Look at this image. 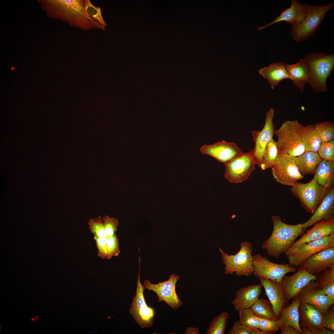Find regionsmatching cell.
<instances>
[{"label": "cell", "mask_w": 334, "mask_h": 334, "mask_svg": "<svg viewBox=\"0 0 334 334\" xmlns=\"http://www.w3.org/2000/svg\"><path fill=\"white\" fill-rule=\"evenodd\" d=\"M333 247L334 234H332L302 244L287 258L290 266L297 267L314 254Z\"/></svg>", "instance_id": "cell-13"}, {"label": "cell", "mask_w": 334, "mask_h": 334, "mask_svg": "<svg viewBox=\"0 0 334 334\" xmlns=\"http://www.w3.org/2000/svg\"><path fill=\"white\" fill-rule=\"evenodd\" d=\"M274 112L273 108L270 109L267 112L265 124L261 131L253 130L251 132L255 143L253 150V157L256 165L259 167L266 147L273 139L274 134L275 126L273 121Z\"/></svg>", "instance_id": "cell-14"}, {"label": "cell", "mask_w": 334, "mask_h": 334, "mask_svg": "<svg viewBox=\"0 0 334 334\" xmlns=\"http://www.w3.org/2000/svg\"><path fill=\"white\" fill-rule=\"evenodd\" d=\"M278 154L276 142L273 139L267 144L263 152L260 167L262 170L271 168Z\"/></svg>", "instance_id": "cell-33"}, {"label": "cell", "mask_w": 334, "mask_h": 334, "mask_svg": "<svg viewBox=\"0 0 334 334\" xmlns=\"http://www.w3.org/2000/svg\"><path fill=\"white\" fill-rule=\"evenodd\" d=\"M286 67L293 84L304 92L305 84L308 83L310 78V70L305 59H301L293 64H286Z\"/></svg>", "instance_id": "cell-25"}, {"label": "cell", "mask_w": 334, "mask_h": 334, "mask_svg": "<svg viewBox=\"0 0 334 334\" xmlns=\"http://www.w3.org/2000/svg\"><path fill=\"white\" fill-rule=\"evenodd\" d=\"M250 308L259 318L275 321L279 319L275 314L271 303L267 299L259 298Z\"/></svg>", "instance_id": "cell-32"}, {"label": "cell", "mask_w": 334, "mask_h": 334, "mask_svg": "<svg viewBox=\"0 0 334 334\" xmlns=\"http://www.w3.org/2000/svg\"><path fill=\"white\" fill-rule=\"evenodd\" d=\"M185 334H199L198 328L195 327H188L186 328Z\"/></svg>", "instance_id": "cell-47"}, {"label": "cell", "mask_w": 334, "mask_h": 334, "mask_svg": "<svg viewBox=\"0 0 334 334\" xmlns=\"http://www.w3.org/2000/svg\"><path fill=\"white\" fill-rule=\"evenodd\" d=\"M297 297L300 302L317 307L322 314L334 304V299L325 294L314 280L310 281L303 287Z\"/></svg>", "instance_id": "cell-16"}, {"label": "cell", "mask_w": 334, "mask_h": 334, "mask_svg": "<svg viewBox=\"0 0 334 334\" xmlns=\"http://www.w3.org/2000/svg\"><path fill=\"white\" fill-rule=\"evenodd\" d=\"M200 151L203 153L211 156L218 162L224 164L242 152V150L235 143L224 140L210 145H203Z\"/></svg>", "instance_id": "cell-19"}, {"label": "cell", "mask_w": 334, "mask_h": 334, "mask_svg": "<svg viewBox=\"0 0 334 334\" xmlns=\"http://www.w3.org/2000/svg\"><path fill=\"white\" fill-rule=\"evenodd\" d=\"M107 246L108 251L106 259H107L119 255L120 252L119 241L115 234L107 237Z\"/></svg>", "instance_id": "cell-42"}, {"label": "cell", "mask_w": 334, "mask_h": 334, "mask_svg": "<svg viewBox=\"0 0 334 334\" xmlns=\"http://www.w3.org/2000/svg\"><path fill=\"white\" fill-rule=\"evenodd\" d=\"M88 224L90 232L94 234V236L101 238H107L102 218L100 216L90 219Z\"/></svg>", "instance_id": "cell-37"}, {"label": "cell", "mask_w": 334, "mask_h": 334, "mask_svg": "<svg viewBox=\"0 0 334 334\" xmlns=\"http://www.w3.org/2000/svg\"><path fill=\"white\" fill-rule=\"evenodd\" d=\"M334 6L333 2L323 5L306 4L307 12L305 19L290 30L293 40L301 42L313 36L326 13Z\"/></svg>", "instance_id": "cell-5"}, {"label": "cell", "mask_w": 334, "mask_h": 334, "mask_svg": "<svg viewBox=\"0 0 334 334\" xmlns=\"http://www.w3.org/2000/svg\"><path fill=\"white\" fill-rule=\"evenodd\" d=\"M139 272L138 276L137 287L130 308V313L135 321L142 328L152 326L155 311L154 309L147 305L143 295L145 289L140 279Z\"/></svg>", "instance_id": "cell-12"}, {"label": "cell", "mask_w": 334, "mask_h": 334, "mask_svg": "<svg viewBox=\"0 0 334 334\" xmlns=\"http://www.w3.org/2000/svg\"><path fill=\"white\" fill-rule=\"evenodd\" d=\"M322 160L317 152L306 151L295 157V163L300 173L303 176L314 174Z\"/></svg>", "instance_id": "cell-29"}, {"label": "cell", "mask_w": 334, "mask_h": 334, "mask_svg": "<svg viewBox=\"0 0 334 334\" xmlns=\"http://www.w3.org/2000/svg\"><path fill=\"white\" fill-rule=\"evenodd\" d=\"M334 234V219L322 221L313 225L311 229L301 238L294 242L292 246L285 253L286 256L293 253L302 244L317 240L325 236Z\"/></svg>", "instance_id": "cell-18"}, {"label": "cell", "mask_w": 334, "mask_h": 334, "mask_svg": "<svg viewBox=\"0 0 334 334\" xmlns=\"http://www.w3.org/2000/svg\"><path fill=\"white\" fill-rule=\"evenodd\" d=\"M299 303L300 301L297 297L292 299L291 303L282 310L278 320L280 328L285 325H291L293 326L300 334H304L299 323L298 308Z\"/></svg>", "instance_id": "cell-28"}, {"label": "cell", "mask_w": 334, "mask_h": 334, "mask_svg": "<svg viewBox=\"0 0 334 334\" xmlns=\"http://www.w3.org/2000/svg\"><path fill=\"white\" fill-rule=\"evenodd\" d=\"M316 276L309 273L300 266L293 275H285L280 283L287 301L297 297L301 290L310 281L315 280Z\"/></svg>", "instance_id": "cell-17"}, {"label": "cell", "mask_w": 334, "mask_h": 334, "mask_svg": "<svg viewBox=\"0 0 334 334\" xmlns=\"http://www.w3.org/2000/svg\"><path fill=\"white\" fill-rule=\"evenodd\" d=\"M241 248L235 255H229L219 248L225 265V273L232 274L235 273L238 276H249L254 273L253 258L251 255L253 250L251 244L249 242H242Z\"/></svg>", "instance_id": "cell-6"}, {"label": "cell", "mask_w": 334, "mask_h": 334, "mask_svg": "<svg viewBox=\"0 0 334 334\" xmlns=\"http://www.w3.org/2000/svg\"><path fill=\"white\" fill-rule=\"evenodd\" d=\"M253 264L254 267L253 275L259 278H267L280 282L282 278L286 273L295 272V267L289 264H277L271 262L266 258L257 254L253 256Z\"/></svg>", "instance_id": "cell-10"}, {"label": "cell", "mask_w": 334, "mask_h": 334, "mask_svg": "<svg viewBox=\"0 0 334 334\" xmlns=\"http://www.w3.org/2000/svg\"><path fill=\"white\" fill-rule=\"evenodd\" d=\"M85 8L88 14L103 27H107L102 15V11L99 7L93 6L89 0H85Z\"/></svg>", "instance_id": "cell-39"}, {"label": "cell", "mask_w": 334, "mask_h": 334, "mask_svg": "<svg viewBox=\"0 0 334 334\" xmlns=\"http://www.w3.org/2000/svg\"><path fill=\"white\" fill-rule=\"evenodd\" d=\"M46 7L51 16L67 22L70 25L84 30H106L87 12L85 0L49 1Z\"/></svg>", "instance_id": "cell-1"}, {"label": "cell", "mask_w": 334, "mask_h": 334, "mask_svg": "<svg viewBox=\"0 0 334 334\" xmlns=\"http://www.w3.org/2000/svg\"><path fill=\"white\" fill-rule=\"evenodd\" d=\"M300 266L306 269L310 274L317 276L326 268L334 267V247L314 254Z\"/></svg>", "instance_id": "cell-20"}, {"label": "cell", "mask_w": 334, "mask_h": 334, "mask_svg": "<svg viewBox=\"0 0 334 334\" xmlns=\"http://www.w3.org/2000/svg\"><path fill=\"white\" fill-rule=\"evenodd\" d=\"M258 328L266 333L267 334H271L273 333L280 329V325L279 320L275 321L259 318Z\"/></svg>", "instance_id": "cell-41"}, {"label": "cell", "mask_w": 334, "mask_h": 334, "mask_svg": "<svg viewBox=\"0 0 334 334\" xmlns=\"http://www.w3.org/2000/svg\"><path fill=\"white\" fill-rule=\"evenodd\" d=\"M228 334H266L258 328H250L237 320L230 328Z\"/></svg>", "instance_id": "cell-38"}, {"label": "cell", "mask_w": 334, "mask_h": 334, "mask_svg": "<svg viewBox=\"0 0 334 334\" xmlns=\"http://www.w3.org/2000/svg\"><path fill=\"white\" fill-rule=\"evenodd\" d=\"M307 10L306 4L300 3L297 0H292L290 6L283 11L280 15L274 20L266 25L259 26L258 30H260L281 21H285L294 27L301 22L305 19Z\"/></svg>", "instance_id": "cell-22"}, {"label": "cell", "mask_w": 334, "mask_h": 334, "mask_svg": "<svg viewBox=\"0 0 334 334\" xmlns=\"http://www.w3.org/2000/svg\"><path fill=\"white\" fill-rule=\"evenodd\" d=\"M323 323L324 328L334 331V306H331L325 313L323 314Z\"/></svg>", "instance_id": "cell-44"}, {"label": "cell", "mask_w": 334, "mask_h": 334, "mask_svg": "<svg viewBox=\"0 0 334 334\" xmlns=\"http://www.w3.org/2000/svg\"><path fill=\"white\" fill-rule=\"evenodd\" d=\"M180 277L178 275L173 274L169 279L157 284L152 283L148 279L143 282L145 289L152 290L155 293L158 297V302L163 301L171 308L176 310L182 307L183 304L177 294L176 285Z\"/></svg>", "instance_id": "cell-11"}, {"label": "cell", "mask_w": 334, "mask_h": 334, "mask_svg": "<svg viewBox=\"0 0 334 334\" xmlns=\"http://www.w3.org/2000/svg\"><path fill=\"white\" fill-rule=\"evenodd\" d=\"M315 281L325 294L334 299V267L323 271L317 276Z\"/></svg>", "instance_id": "cell-31"}, {"label": "cell", "mask_w": 334, "mask_h": 334, "mask_svg": "<svg viewBox=\"0 0 334 334\" xmlns=\"http://www.w3.org/2000/svg\"><path fill=\"white\" fill-rule=\"evenodd\" d=\"M301 137L305 151L318 152L321 142L314 125L308 124L304 126Z\"/></svg>", "instance_id": "cell-30"}, {"label": "cell", "mask_w": 334, "mask_h": 334, "mask_svg": "<svg viewBox=\"0 0 334 334\" xmlns=\"http://www.w3.org/2000/svg\"><path fill=\"white\" fill-rule=\"evenodd\" d=\"M225 164V177L229 182L238 183L246 180L255 168L253 150L239 154Z\"/></svg>", "instance_id": "cell-8"}, {"label": "cell", "mask_w": 334, "mask_h": 334, "mask_svg": "<svg viewBox=\"0 0 334 334\" xmlns=\"http://www.w3.org/2000/svg\"><path fill=\"white\" fill-rule=\"evenodd\" d=\"M102 220L107 237L111 236L115 234L119 225L118 219L105 215L104 216Z\"/></svg>", "instance_id": "cell-43"}, {"label": "cell", "mask_w": 334, "mask_h": 334, "mask_svg": "<svg viewBox=\"0 0 334 334\" xmlns=\"http://www.w3.org/2000/svg\"><path fill=\"white\" fill-rule=\"evenodd\" d=\"M314 126L318 134L321 143L334 139V123L331 121H323L315 124Z\"/></svg>", "instance_id": "cell-35"}, {"label": "cell", "mask_w": 334, "mask_h": 334, "mask_svg": "<svg viewBox=\"0 0 334 334\" xmlns=\"http://www.w3.org/2000/svg\"><path fill=\"white\" fill-rule=\"evenodd\" d=\"M271 169L274 178L283 185L292 186L303 178L296 165L294 157L278 152Z\"/></svg>", "instance_id": "cell-9"}, {"label": "cell", "mask_w": 334, "mask_h": 334, "mask_svg": "<svg viewBox=\"0 0 334 334\" xmlns=\"http://www.w3.org/2000/svg\"><path fill=\"white\" fill-rule=\"evenodd\" d=\"M334 331L332 330L323 327L321 330V334H334Z\"/></svg>", "instance_id": "cell-48"}, {"label": "cell", "mask_w": 334, "mask_h": 334, "mask_svg": "<svg viewBox=\"0 0 334 334\" xmlns=\"http://www.w3.org/2000/svg\"><path fill=\"white\" fill-rule=\"evenodd\" d=\"M259 279L260 283L264 289L275 314L279 318L282 310L289 305L280 282L267 278Z\"/></svg>", "instance_id": "cell-21"}, {"label": "cell", "mask_w": 334, "mask_h": 334, "mask_svg": "<svg viewBox=\"0 0 334 334\" xmlns=\"http://www.w3.org/2000/svg\"><path fill=\"white\" fill-rule=\"evenodd\" d=\"M304 127L297 120H286L275 130L279 153L296 157L305 152L301 137Z\"/></svg>", "instance_id": "cell-4"}, {"label": "cell", "mask_w": 334, "mask_h": 334, "mask_svg": "<svg viewBox=\"0 0 334 334\" xmlns=\"http://www.w3.org/2000/svg\"><path fill=\"white\" fill-rule=\"evenodd\" d=\"M304 58L310 73L308 84L316 93L326 92V79L334 67V54L314 52L308 53Z\"/></svg>", "instance_id": "cell-3"}, {"label": "cell", "mask_w": 334, "mask_h": 334, "mask_svg": "<svg viewBox=\"0 0 334 334\" xmlns=\"http://www.w3.org/2000/svg\"><path fill=\"white\" fill-rule=\"evenodd\" d=\"M260 283L253 284L242 288L238 290L235 297L231 302L237 311L250 308L259 299L261 293Z\"/></svg>", "instance_id": "cell-24"}, {"label": "cell", "mask_w": 334, "mask_h": 334, "mask_svg": "<svg viewBox=\"0 0 334 334\" xmlns=\"http://www.w3.org/2000/svg\"><path fill=\"white\" fill-rule=\"evenodd\" d=\"M330 189L319 185L313 178L304 183L298 182L292 186L290 191L299 200L303 209L312 214L319 205Z\"/></svg>", "instance_id": "cell-7"}, {"label": "cell", "mask_w": 334, "mask_h": 334, "mask_svg": "<svg viewBox=\"0 0 334 334\" xmlns=\"http://www.w3.org/2000/svg\"><path fill=\"white\" fill-rule=\"evenodd\" d=\"M239 322L250 328H258L259 318L254 313L250 308L241 309L238 311Z\"/></svg>", "instance_id": "cell-36"}, {"label": "cell", "mask_w": 334, "mask_h": 334, "mask_svg": "<svg viewBox=\"0 0 334 334\" xmlns=\"http://www.w3.org/2000/svg\"><path fill=\"white\" fill-rule=\"evenodd\" d=\"M259 74L269 81L271 88L278 85L282 80L290 79L286 64L283 62L274 63L259 71Z\"/></svg>", "instance_id": "cell-26"}, {"label": "cell", "mask_w": 334, "mask_h": 334, "mask_svg": "<svg viewBox=\"0 0 334 334\" xmlns=\"http://www.w3.org/2000/svg\"><path fill=\"white\" fill-rule=\"evenodd\" d=\"M281 332L279 334H300L297 330L291 325H285L280 328Z\"/></svg>", "instance_id": "cell-46"}, {"label": "cell", "mask_w": 334, "mask_h": 334, "mask_svg": "<svg viewBox=\"0 0 334 334\" xmlns=\"http://www.w3.org/2000/svg\"><path fill=\"white\" fill-rule=\"evenodd\" d=\"M317 152L322 159L334 161V139L321 143Z\"/></svg>", "instance_id": "cell-40"}, {"label": "cell", "mask_w": 334, "mask_h": 334, "mask_svg": "<svg viewBox=\"0 0 334 334\" xmlns=\"http://www.w3.org/2000/svg\"><path fill=\"white\" fill-rule=\"evenodd\" d=\"M271 218L273 224L272 232L261 247L267 250L269 255L277 259L292 246L297 238L306 230L303 229L302 224H287L282 222L278 216H272Z\"/></svg>", "instance_id": "cell-2"}, {"label": "cell", "mask_w": 334, "mask_h": 334, "mask_svg": "<svg viewBox=\"0 0 334 334\" xmlns=\"http://www.w3.org/2000/svg\"><path fill=\"white\" fill-rule=\"evenodd\" d=\"M314 174L313 178L322 186L328 189L334 187V161L322 159Z\"/></svg>", "instance_id": "cell-27"}, {"label": "cell", "mask_w": 334, "mask_h": 334, "mask_svg": "<svg viewBox=\"0 0 334 334\" xmlns=\"http://www.w3.org/2000/svg\"><path fill=\"white\" fill-rule=\"evenodd\" d=\"M229 318V313L226 311L223 312L216 316L211 322L206 334H224Z\"/></svg>", "instance_id": "cell-34"}, {"label": "cell", "mask_w": 334, "mask_h": 334, "mask_svg": "<svg viewBox=\"0 0 334 334\" xmlns=\"http://www.w3.org/2000/svg\"><path fill=\"white\" fill-rule=\"evenodd\" d=\"M14 68H13H13H12V69H12V70H13V69Z\"/></svg>", "instance_id": "cell-49"}, {"label": "cell", "mask_w": 334, "mask_h": 334, "mask_svg": "<svg viewBox=\"0 0 334 334\" xmlns=\"http://www.w3.org/2000/svg\"><path fill=\"white\" fill-rule=\"evenodd\" d=\"M299 325L304 334H321L323 314L315 306L300 302Z\"/></svg>", "instance_id": "cell-15"}, {"label": "cell", "mask_w": 334, "mask_h": 334, "mask_svg": "<svg viewBox=\"0 0 334 334\" xmlns=\"http://www.w3.org/2000/svg\"><path fill=\"white\" fill-rule=\"evenodd\" d=\"M312 216L302 224L304 230L322 221L334 219V187L330 188L323 201Z\"/></svg>", "instance_id": "cell-23"}, {"label": "cell", "mask_w": 334, "mask_h": 334, "mask_svg": "<svg viewBox=\"0 0 334 334\" xmlns=\"http://www.w3.org/2000/svg\"><path fill=\"white\" fill-rule=\"evenodd\" d=\"M94 238L98 250V256L103 259H106L108 251L107 238H101L94 236Z\"/></svg>", "instance_id": "cell-45"}]
</instances>
